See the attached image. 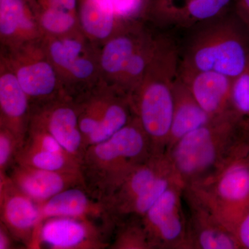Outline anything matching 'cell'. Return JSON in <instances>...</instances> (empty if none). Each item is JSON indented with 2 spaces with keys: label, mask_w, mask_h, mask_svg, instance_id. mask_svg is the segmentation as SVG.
<instances>
[{
  "label": "cell",
  "mask_w": 249,
  "mask_h": 249,
  "mask_svg": "<svg viewBox=\"0 0 249 249\" xmlns=\"http://www.w3.org/2000/svg\"><path fill=\"white\" fill-rule=\"evenodd\" d=\"M241 249H249V210L242 217L234 231Z\"/></svg>",
  "instance_id": "cell-30"
},
{
  "label": "cell",
  "mask_w": 249,
  "mask_h": 249,
  "mask_svg": "<svg viewBox=\"0 0 249 249\" xmlns=\"http://www.w3.org/2000/svg\"><path fill=\"white\" fill-rule=\"evenodd\" d=\"M137 23L124 27L114 33L103 47L100 57L101 70L115 85L132 55L151 35Z\"/></svg>",
  "instance_id": "cell-18"
},
{
  "label": "cell",
  "mask_w": 249,
  "mask_h": 249,
  "mask_svg": "<svg viewBox=\"0 0 249 249\" xmlns=\"http://www.w3.org/2000/svg\"><path fill=\"white\" fill-rule=\"evenodd\" d=\"M191 1L192 0H154L151 7L152 18L156 22L165 15L169 14Z\"/></svg>",
  "instance_id": "cell-29"
},
{
  "label": "cell",
  "mask_w": 249,
  "mask_h": 249,
  "mask_svg": "<svg viewBox=\"0 0 249 249\" xmlns=\"http://www.w3.org/2000/svg\"><path fill=\"white\" fill-rule=\"evenodd\" d=\"M73 99L85 150L110 138L137 116L128 93L113 85L89 88Z\"/></svg>",
  "instance_id": "cell-5"
},
{
  "label": "cell",
  "mask_w": 249,
  "mask_h": 249,
  "mask_svg": "<svg viewBox=\"0 0 249 249\" xmlns=\"http://www.w3.org/2000/svg\"><path fill=\"white\" fill-rule=\"evenodd\" d=\"M13 70L23 90L34 106H42L67 96L59 83L56 70L50 60L40 58L25 59Z\"/></svg>",
  "instance_id": "cell-16"
},
{
  "label": "cell",
  "mask_w": 249,
  "mask_h": 249,
  "mask_svg": "<svg viewBox=\"0 0 249 249\" xmlns=\"http://www.w3.org/2000/svg\"><path fill=\"white\" fill-rule=\"evenodd\" d=\"M23 142L10 129L0 127V173H6L16 163Z\"/></svg>",
  "instance_id": "cell-28"
},
{
  "label": "cell",
  "mask_w": 249,
  "mask_h": 249,
  "mask_svg": "<svg viewBox=\"0 0 249 249\" xmlns=\"http://www.w3.org/2000/svg\"><path fill=\"white\" fill-rule=\"evenodd\" d=\"M41 28L49 34L62 36L68 34L76 24L75 14L55 9H45L39 17Z\"/></svg>",
  "instance_id": "cell-26"
},
{
  "label": "cell",
  "mask_w": 249,
  "mask_h": 249,
  "mask_svg": "<svg viewBox=\"0 0 249 249\" xmlns=\"http://www.w3.org/2000/svg\"><path fill=\"white\" fill-rule=\"evenodd\" d=\"M234 10L249 29V0H237Z\"/></svg>",
  "instance_id": "cell-34"
},
{
  "label": "cell",
  "mask_w": 249,
  "mask_h": 249,
  "mask_svg": "<svg viewBox=\"0 0 249 249\" xmlns=\"http://www.w3.org/2000/svg\"><path fill=\"white\" fill-rule=\"evenodd\" d=\"M109 249H151L142 217H125L116 224Z\"/></svg>",
  "instance_id": "cell-24"
},
{
  "label": "cell",
  "mask_w": 249,
  "mask_h": 249,
  "mask_svg": "<svg viewBox=\"0 0 249 249\" xmlns=\"http://www.w3.org/2000/svg\"><path fill=\"white\" fill-rule=\"evenodd\" d=\"M172 168L165 153H155L124 178L103 201L109 217L117 224L127 217L134 201L160 175Z\"/></svg>",
  "instance_id": "cell-12"
},
{
  "label": "cell",
  "mask_w": 249,
  "mask_h": 249,
  "mask_svg": "<svg viewBox=\"0 0 249 249\" xmlns=\"http://www.w3.org/2000/svg\"><path fill=\"white\" fill-rule=\"evenodd\" d=\"M45 9H55L76 13L77 0H45Z\"/></svg>",
  "instance_id": "cell-32"
},
{
  "label": "cell",
  "mask_w": 249,
  "mask_h": 249,
  "mask_svg": "<svg viewBox=\"0 0 249 249\" xmlns=\"http://www.w3.org/2000/svg\"><path fill=\"white\" fill-rule=\"evenodd\" d=\"M116 18L110 0H84L80 7L82 29L95 40H106L114 34Z\"/></svg>",
  "instance_id": "cell-21"
},
{
  "label": "cell",
  "mask_w": 249,
  "mask_h": 249,
  "mask_svg": "<svg viewBox=\"0 0 249 249\" xmlns=\"http://www.w3.org/2000/svg\"><path fill=\"white\" fill-rule=\"evenodd\" d=\"M35 24L24 0H0V34L9 40L32 35Z\"/></svg>",
  "instance_id": "cell-23"
},
{
  "label": "cell",
  "mask_w": 249,
  "mask_h": 249,
  "mask_svg": "<svg viewBox=\"0 0 249 249\" xmlns=\"http://www.w3.org/2000/svg\"><path fill=\"white\" fill-rule=\"evenodd\" d=\"M178 76L210 116L219 117L230 111L231 78L214 71H178Z\"/></svg>",
  "instance_id": "cell-15"
},
{
  "label": "cell",
  "mask_w": 249,
  "mask_h": 249,
  "mask_svg": "<svg viewBox=\"0 0 249 249\" xmlns=\"http://www.w3.org/2000/svg\"><path fill=\"white\" fill-rule=\"evenodd\" d=\"M6 174L23 193L38 205L69 188L85 187L79 173L52 171L15 163Z\"/></svg>",
  "instance_id": "cell-13"
},
{
  "label": "cell",
  "mask_w": 249,
  "mask_h": 249,
  "mask_svg": "<svg viewBox=\"0 0 249 249\" xmlns=\"http://www.w3.org/2000/svg\"><path fill=\"white\" fill-rule=\"evenodd\" d=\"M155 153L135 116L110 138L86 149L80 162L85 189L103 204L132 170Z\"/></svg>",
  "instance_id": "cell-4"
},
{
  "label": "cell",
  "mask_w": 249,
  "mask_h": 249,
  "mask_svg": "<svg viewBox=\"0 0 249 249\" xmlns=\"http://www.w3.org/2000/svg\"><path fill=\"white\" fill-rule=\"evenodd\" d=\"M245 160H247V161L248 162V163L249 164V150L248 151V153H247V156L245 157Z\"/></svg>",
  "instance_id": "cell-35"
},
{
  "label": "cell",
  "mask_w": 249,
  "mask_h": 249,
  "mask_svg": "<svg viewBox=\"0 0 249 249\" xmlns=\"http://www.w3.org/2000/svg\"><path fill=\"white\" fill-rule=\"evenodd\" d=\"M188 249H241L233 232L189 188H183Z\"/></svg>",
  "instance_id": "cell-10"
},
{
  "label": "cell",
  "mask_w": 249,
  "mask_h": 249,
  "mask_svg": "<svg viewBox=\"0 0 249 249\" xmlns=\"http://www.w3.org/2000/svg\"><path fill=\"white\" fill-rule=\"evenodd\" d=\"M237 0H192L157 19L163 28L186 31L234 9Z\"/></svg>",
  "instance_id": "cell-20"
},
{
  "label": "cell",
  "mask_w": 249,
  "mask_h": 249,
  "mask_svg": "<svg viewBox=\"0 0 249 249\" xmlns=\"http://www.w3.org/2000/svg\"><path fill=\"white\" fill-rule=\"evenodd\" d=\"M110 1L117 18L130 16L139 5V0H110Z\"/></svg>",
  "instance_id": "cell-31"
},
{
  "label": "cell",
  "mask_w": 249,
  "mask_h": 249,
  "mask_svg": "<svg viewBox=\"0 0 249 249\" xmlns=\"http://www.w3.org/2000/svg\"><path fill=\"white\" fill-rule=\"evenodd\" d=\"M16 163L52 171L81 174L80 162L67 152L58 153L22 146Z\"/></svg>",
  "instance_id": "cell-22"
},
{
  "label": "cell",
  "mask_w": 249,
  "mask_h": 249,
  "mask_svg": "<svg viewBox=\"0 0 249 249\" xmlns=\"http://www.w3.org/2000/svg\"><path fill=\"white\" fill-rule=\"evenodd\" d=\"M38 207L40 216L37 225L49 218L70 217L103 221L116 227L105 205L93 197L83 186L65 190L39 204Z\"/></svg>",
  "instance_id": "cell-14"
},
{
  "label": "cell",
  "mask_w": 249,
  "mask_h": 249,
  "mask_svg": "<svg viewBox=\"0 0 249 249\" xmlns=\"http://www.w3.org/2000/svg\"><path fill=\"white\" fill-rule=\"evenodd\" d=\"M4 67L0 76V127L12 131L24 143L30 121V101L13 70Z\"/></svg>",
  "instance_id": "cell-17"
},
{
  "label": "cell",
  "mask_w": 249,
  "mask_h": 249,
  "mask_svg": "<svg viewBox=\"0 0 249 249\" xmlns=\"http://www.w3.org/2000/svg\"><path fill=\"white\" fill-rule=\"evenodd\" d=\"M213 119L196 102L178 74L175 85L173 121L165 152L186 134L206 125Z\"/></svg>",
  "instance_id": "cell-19"
},
{
  "label": "cell",
  "mask_w": 249,
  "mask_h": 249,
  "mask_svg": "<svg viewBox=\"0 0 249 249\" xmlns=\"http://www.w3.org/2000/svg\"><path fill=\"white\" fill-rule=\"evenodd\" d=\"M183 188L174 182L142 217L151 249H188Z\"/></svg>",
  "instance_id": "cell-8"
},
{
  "label": "cell",
  "mask_w": 249,
  "mask_h": 249,
  "mask_svg": "<svg viewBox=\"0 0 249 249\" xmlns=\"http://www.w3.org/2000/svg\"><path fill=\"white\" fill-rule=\"evenodd\" d=\"M47 53L54 67L65 73L78 59L86 55L83 41L73 36L53 39L49 42Z\"/></svg>",
  "instance_id": "cell-25"
},
{
  "label": "cell",
  "mask_w": 249,
  "mask_h": 249,
  "mask_svg": "<svg viewBox=\"0 0 249 249\" xmlns=\"http://www.w3.org/2000/svg\"><path fill=\"white\" fill-rule=\"evenodd\" d=\"M187 188L234 233L240 219L249 210L248 162L244 157L209 182Z\"/></svg>",
  "instance_id": "cell-6"
},
{
  "label": "cell",
  "mask_w": 249,
  "mask_h": 249,
  "mask_svg": "<svg viewBox=\"0 0 249 249\" xmlns=\"http://www.w3.org/2000/svg\"><path fill=\"white\" fill-rule=\"evenodd\" d=\"M38 204L23 193L6 173H0V222L18 243L29 249L39 222Z\"/></svg>",
  "instance_id": "cell-11"
},
{
  "label": "cell",
  "mask_w": 249,
  "mask_h": 249,
  "mask_svg": "<svg viewBox=\"0 0 249 249\" xmlns=\"http://www.w3.org/2000/svg\"><path fill=\"white\" fill-rule=\"evenodd\" d=\"M249 150V124L231 111L190 132L165 152L184 188L209 182Z\"/></svg>",
  "instance_id": "cell-1"
},
{
  "label": "cell",
  "mask_w": 249,
  "mask_h": 249,
  "mask_svg": "<svg viewBox=\"0 0 249 249\" xmlns=\"http://www.w3.org/2000/svg\"><path fill=\"white\" fill-rule=\"evenodd\" d=\"M114 228L94 219L49 218L36 227L29 249H109Z\"/></svg>",
  "instance_id": "cell-7"
},
{
  "label": "cell",
  "mask_w": 249,
  "mask_h": 249,
  "mask_svg": "<svg viewBox=\"0 0 249 249\" xmlns=\"http://www.w3.org/2000/svg\"><path fill=\"white\" fill-rule=\"evenodd\" d=\"M178 67V42L163 34L143 78L129 95L135 115L157 153H165L168 145Z\"/></svg>",
  "instance_id": "cell-3"
},
{
  "label": "cell",
  "mask_w": 249,
  "mask_h": 249,
  "mask_svg": "<svg viewBox=\"0 0 249 249\" xmlns=\"http://www.w3.org/2000/svg\"><path fill=\"white\" fill-rule=\"evenodd\" d=\"M230 111L249 124V68L232 80Z\"/></svg>",
  "instance_id": "cell-27"
},
{
  "label": "cell",
  "mask_w": 249,
  "mask_h": 249,
  "mask_svg": "<svg viewBox=\"0 0 249 249\" xmlns=\"http://www.w3.org/2000/svg\"><path fill=\"white\" fill-rule=\"evenodd\" d=\"M16 242H17L6 226L0 222V249H14Z\"/></svg>",
  "instance_id": "cell-33"
},
{
  "label": "cell",
  "mask_w": 249,
  "mask_h": 249,
  "mask_svg": "<svg viewBox=\"0 0 249 249\" xmlns=\"http://www.w3.org/2000/svg\"><path fill=\"white\" fill-rule=\"evenodd\" d=\"M30 121L52 134L62 147L80 163L85 147L73 98L64 96L31 108Z\"/></svg>",
  "instance_id": "cell-9"
},
{
  "label": "cell",
  "mask_w": 249,
  "mask_h": 249,
  "mask_svg": "<svg viewBox=\"0 0 249 249\" xmlns=\"http://www.w3.org/2000/svg\"><path fill=\"white\" fill-rule=\"evenodd\" d=\"M184 31L178 71H214L234 79L249 68V29L234 9Z\"/></svg>",
  "instance_id": "cell-2"
}]
</instances>
